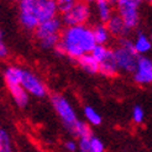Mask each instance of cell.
I'll list each match as a JSON object with an SVG mask.
<instances>
[{
  "label": "cell",
  "mask_w": 152,
  "mask_h": 152,
  "mask_svg": "<svg viewBox=\"0 0 152 152\" xmlns=\"http://www.w3.org/2000/svg\"><path fill=\"white\" fill-rule=\"evenodd\" d=\"M66 56L78 59L83 55L90 53L95 46L93 30L87 25L66 27L61 31V40Z\"/></svg>",
  "instance_id": "6da1fadb"
},
{
  "label": "cell",
  "mask_w": 152,
  "mask_h": 152,
  "mask_svg": "<svg viewBox=\"0 0 152 152\" xmlns=\"http://www.w3.org/2000/svg\"><path fill=\"white\" fill-rule=\"evenodd\" d=\"M19 12L30 14L42 24L57 16V4L53 0H21Z\"/></svg>",
  "instance_id": "7a4b0ae2"
},
{
  "label": "cell",
  "mask_w": 152,
  "mask_h": 152,
  "mask_svg": "<svg viewBox=\"0 0 152 152\" xmlns=\"http://www.w3.org/2000/svg\"><path fill=\"white\" fill-rule=\"evenodd\" d=\"M51 103H52L53 109L56 110L57 115L59 116L61 121H62L63 126L71 134H73L74 126L77 124L78 118H77V114H75L71 103L68 102L67 98H64L61 94H53L51 96Z\"/></svg>",
  "instance_id": "3957f363"
},
{
  "label": "cell",
  "mask_w": 152,
  "mask_h": 152,
  "mask_svg": "<svg viewBox=\"0 0 152 152\" xmlns=\"http://www.w3.org/2000/svg\"><path fill=\"white\" fill-rule=\"evenodd\" d=\"M140 5L141 1L139 0H119L116 1V14L121 18L125 27L129 31L135 28L140 22Z\"/></svg>",
  "instance_id": "277c9868"
},
{
  "label": "cell",
  "mask_w": 152,
  "mask_h": 152,
  "mask_svg": "<svg viewBox=\"0 0 152 152\" xmlns=\"http://www.w3.org/2000/svg\"><path fill=\"white\" fill-rule=\"evenodd\" d=\"M90 14H92V10H90V6L87 3H75V5L69 12L62 15L61 21L67 27L86 25V22L90 18Z\"/></svg>",
  "instance_id": "5b68a950"
},
{
  "label": "cell",
  "mask_w": 152,
  "mask_h": 152,
  "mask_svg": "<svg viewBox=\"0 0 152 152\" xmlns=\"http://www.w3.org/2000/svg\"><path fill=\"white\" fill-rule=\"evenodd\" d=\"M20 86L25 89L28 95H34L36 98H43L47 95V88L45 83L31 71L24 69Z\"/></svg>",
  "instance_id": "8992f818"
},
{
  "label": "cell",
  "mask_w": 152,
  "mask_h": 152,
  "mask_svg": "<svg viewBox=\"0 0 152 152\" xmlns=\"http://www.w3.org/2000/svg\"><path fill=\"white\" fill-rule=\"evenodd\" d=\"M113 51V56L115 58V62L119 69H123L127 73H134L136 69V63H137V55L135 52L127 51L121 47H115Z\"/></svg>",
  "instance_id": "52a82bcc"
},
{
  "label": "cell",
  "mask_w": 152,
  "mask_h": 152,
  "mask_svg": "<svg viewBox=\"0 0 152 152\" xmlns=\"http://www.w3.org/2000/svg\"><path fill=\"white\" fill-rule=\"evenodd\" d=\"M134 80L139 84L152 83V59L146 56H139L136 69L134 72Z\"/></svg>",
  "instance_id": "ba28073f"
},
{
  "label": "cell",
  "mask_w": 152,
  "mask_h": 152,
  "mask_svg": "<svg viewBox=\"0 0 152 152\" xmlns=\"http://www.w3.org/2000/svg\"><path fill=\"white\" fill-rule=\"evenodd\" d=\"M62 21L59 18H53L48 21H45L42 24H40L37 26V28L35 30V37L39 41L46 39V37L53 36V35H59L62 31Z\"/></svg>",
  "instance_id": "9c48e42d"
},
{
  "label": "cell",
  "mask_w": 152,
  "mask_h": 152,
  "mask_svg": "<svg viewBox=\"0 0 152 152\" xmlns=\"http://www.w3.org/2000/svg\"><path fill=\"white\" fill-rule=\"evenodd\" d=\"M24 69L18 66H9L5 68L4 71V79L7 87H14V86H20L21 84V78Z\"/></svg>",
  "instance_id": "30bf717a"
},
{
  "label": "cell",
  "mask_w": 152,
  "mask_h": 152,
  "mask_svg": "<svg viewBox=\"0 0 152 152\" xmlns=\"http://www.w3.org/2000/svg\"><path fill=\"white\" fill-rule=\"evenodd\" d=\"M106 28H108V31L110 35H114V36H123L129 34V30L125 27L123 20L119 16L118 14H113V16L109 19V21L106 22Z\"/></svg>",
  "instance_id": "8fae6325"
},
{
  "label": "cell",
  "mask_w": 152,
  "mask_h": 152,
  "mask_svg": "<svg viewBox=\"0 0 152 152\" xmlns=\"http://www.w3.org/2000/svg\"><path fill=\"white\" fill-rule=\"evenodd\" d=\"M119 71V68L116 66L115 58L113 56V51L110 50L108 56L105 57V59L103 61L102 63H99V73L105 75V77H113Z\"/></svg>",
  "instance_id": "7c38bea8"
},
{
  "label": "cell",
  "mask_w": 152,
  "mask_h": 152,
  "mask_svg": "<svg viewBox=\"0 0 152 152\" xmlns=\"http://www.w3.org/2000/svg\"><path fill=\"white\" fill-rule=\"evenodd\" d=\"M78 64L80 66V68L84 72H87L88 74H95L99 73V63L92 57L90 53H87V55H83L80 58L77 59Z\"/></svg>",
  "instance_id": "4fadbf2b"
},
{
  "label": "cell",
  "mask_w": 152,
  "mask_h": 152,
  "mask_svg": "<svg viewBox=\"0 0 152 152\" xmlns=\"http://www.w3.org/2000/svg\"><path fill=\"white\" fill-rule=\"evenodd\" d=\"M7 88H9V92L12 96L14 102L16 103V105L19 108H25L28 104V99H30V96L25 92V89L21 86H14V87H7Z\"/></svg>",
  "instance_id": "5bb4252c"
},
{
  "label": "cell",
  "mask_w": 152,
  "mask_h": 152,
  "mask_svg": "<svg viewBox=\"0 0 152 152\" xmlns=\"http://www.w3.org/2000/svg\"><path fill=\"white\" fill-rule=\"evenodd\" d=\"M151 42L150 39L142 32H139L137 37H136V41L134 42V50L136 52V55L139 56H143V53H146L151 50Z\"/></svg>",
  "instance_id": "9a60e30c"
},
{
  "label": "cell",
  "mask_w": 152,
  "mask_h": 152,
  "mask_svg": "<svg viewBox=\"0 0 152 152\" xmlns=\"http://www.w3.org/2000/svg\"><path fill=\"white\" fill-rule=\"evenodd\" d=\"M96 9H98V14H99V19L103 24H106L114 14L113 12V5L108 1V0H98Z\"/></svg>",
  "instance_id": "2e32d148"
},
{
  "label": "cell",
  "mask_w": 152,
  "mask_h": 152,
  "mask_svg": "<svg viewBox=\"0 0 152 152\" xmlns=\"http://www.w3.org/2000/svg\"><path fill=\"white\" fill-rule=\"evenodd\" d=\"M92 30H93L95 45H103V46H105V43L110 39V34L108 31V28H106L105 24H99Z\"/></svg>",
  "instance_id": "e0dca14e"
},
{
  "label": "cell",
  "mask_w": 152,
  "mask_h": 152,
  "mask_svg": "<svg viewBox=\"0 0 152 152\" xmlns=\"http://www.w3.org/2000/svg\"><path fill=\"white\" fill-rule=\"evenodd\" d=\"M0 152H14L11 136L5 129H0Z\"/></svg>",
  "instance_id": "ac0fdd59"
},
{
  "label": "cell",
  "mask_w": 152,
  "mask_h": 152,
  "mask_svg": "<svg viewBox=\"0 0 152 152\" xmlns=\"http://www.w3.org/2000/svg\"><path fill=\"white\" fill-rule=\"evenodd\" d=\"M84 116L92 125L98 126L102 124V116L93 106H86L84 108Z\"/></svg>",
  "instance_id": "d6986e66"
},
{
  "label": "cell",
  "mask_w": 152,
  "mask_h": 152,
  "mask_svg": "<svg viewBox=\"0 0 152 152\" xmlns=\"http://www.w3.org/2000/svg\"><path fill=\"white\" fill-rule=\"evenodd\" d=\"M109 51L110 50L106 48V46H103V45H95L94 48L92 50V52H90V55H92V57L98 63H102L105 59V57L108 56Z\"/></svg>",
  "instance_id": "ffe728a7"
},
{
  "label": "cell",
  "mask_w": 152,
  "mask_h": 152,
  "mask_svg": "<svg viewBox=\"0 0 152 152\" xmlns=\"http://www.w3.org/2000/svg\"><path fill=\"white\" fill-rule=\"evenodd\" d=\"M61 40V34L59 35H53V36H50V37H46V39H43L40 42V46L43 48V50H53L55 46Z\"/></svg>",
  "instance_id": "44dd1931"
},
{
  "label": "cell",
  "mask_w": 152,
  "mask_h": 152,
  "mask_svg": "<svg viewBox=\"0 0 152 152\" xmlns=\"http://www.w3.org/2000/svg\"><path fill=\"white\" fill-rule=\"evenodd\" d=\"M75 3H77V1H74V0H59V1H56V4H57V12L62 14V15L69 12L73 9V6L75 5Z\"/></svg>",
  "instance_id": "7402d4cb"
},
{
  "label": "cell",
  "mask_w": 152,
  "mask_h": 152,
  "mask_svg": "<svg viewBox=\"0 0 152 152\" xmlns=\"http://www.w3.org/2000/svg\"><path fill=\"white\" fill-rule=\"evenodd\" d=\"M90 152H105V146L103 141L96 136L90 137Z\"/></svg>",
  "instance_id": "603a6c76"
},
{
  "label": "cell",
  "mask_w": 152,
  "mask_h": 152,
  "mask_svg": "<svg viewBox=\"0 0 152 152\" xmlns=\"http://www.w3.org/2000/svg\"><path fill=\"white\" fill-rule=\"evenodd\" d=\"M132 119L136 124H141L143 119H145V111H143L142 106L140 105H135L132 109Z\"/></svg>",
  "instance_id": "cb8c5ba5"
},
{
  "label": "cell",
  "mask_w": 152,
  "mask_h": 152,
  "mask_svg": "<svg viewBox=\"0 0 152 152\" xmlns=\"http://www.w3.org/2000/svg\"><path fill=\"white\" fill-rule=\"evenodd\" d=\"M92 136H87V137L79 139V142H78L79 152H90V137H92Z\"/></svg>",
  "instance_id": "d4e9b609"
},
{
  "label": "cell",
  "mask_w": 152,
  "mask_h": 152,
  "mask_svg": "<svg viewBox=\"0 0 152 152\" xmlns=\"http://www.w3.org/2000/svg\"><path fill=\"white\" fill-rule=\"evenodd\" d=\"M7 55H9V50L4 43V34L0 30V58H6Z\"/></svg>",
  "instance_id": "484cf974"
},
{
  "label": "cell",
  "mask_w": 152,
  "mask_h": 152,
  "mask_svg": "<svg viewBox=\"0 0 152 152\" xmlns=\"http://www.w3.org/2000/svg\"><path fill=\"white\" fill-rule=\"evenodd\" d=\"M64 148L67 152H75L78 150V145L74 140H68L64 142Z\"/></svg>",
  "instance_id": "4316f807"
},
{
  "label": "cell",
  "mask_w": 152,
  "mask_h": 152,
  "mask_svg": "<svg viewBox=\"0 0 152 152\" xmlns=\"http://www.w3.org/2000/svg\"><path fill=\"white\" fill-rule=\"evenodd\" d=\"M55 52H56V55H58V56H66V52H64V48H63V46H62V43L61 42H58L56 46H55Z\"/></svg>",
  "instance_id": "83f0119b"
},
{
  "label": "cell",
  "mask_w": 152,
  "mask_h": 152,
  "mask_svg": "<svg viewBox=\"0 0 152 152\" xmlns=\"http://www.w3.org/2000/svg\"><path fill=\"white\" fill-rule=\"evenodd\" d=\"M150 42H151V45H152V36H151V39H150Z\"/></svg>",
  "instance_id": "f1b7e54d"
}]
</instances>
